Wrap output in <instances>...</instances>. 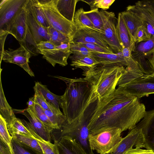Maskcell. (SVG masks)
<instances>
[{
  "label": "cell",
  "mask_w": 154,
  "mask_h": 154,
  "mask_svg": "<svg viewBox=\"0 0 154 154\" xmlns=\"http://www.w3.org/2000/svg\"><path fill=\"white\" fill-rule=\"evenodd\" d=\"M35 104L34 101V98L33 97H31L29 99L27 103V104L28 105L27 108H29L33 107Z\"/></svg>",
  "instance_id": "cell-48"
},
{
  "label": "cell",
  "mask_w": 154,
  "mask_h": 154,
  "mask_svg": "<svg viewBox=\"0 0 154 154\" xmlns=\"http://www.w3.org/2000/svg\"><path fill=\"white\" fill-rule=\"evenodd\" d=\"M103 23V30L100 34L115 54L122 53V48L116 28L115 13L101 10L100 11Z\"/></svg>",
  "instance_id": "cell-11"
},
{
  "label": "cell",
  "mask_w": 154,
  "mask_h": 154,
  "mask_svg": "<svg viewBox=\"0 0 154 154\" xmlns=\"http://www.w3.org/2000/svg\"><path fill=\"white\" fill-rule=\"evenodd\" d=\"M131 52L129 47L122 49V53L128 65L127 67L132 70L140 71L137 64L132 57Z\"/></svg>",
  "instance_id": "cell-41"
},
{
  "label": "cell",
  "mask_w": 154,
  "mask_h": 154,
  "mask_svg": "<svg viewBox=\"0 0 154 154\" xmlns=\"http://www.w3.org/2000/svg\"><path fill=\"white\" fill-rule=\"evenodd\" d=\"M85 12L83 8H81L78 9L75 13L74 21L77 29L87 28L96 30L93 24Z\"/></svg>",
  "instance_id": "cell-31"
},
{
  "label": "cell",
  "mask_w": 154,
  "mask_h": 154,
  "mask_svg": "<svg viewBox=\"0 0 154 154\" xmlns=\"http://www.w3.org/2000/svg\"><path fill=\"white\" fill-rule=\"evenodd\" d=\"M8 129L11 135L18 134L32 137L31 133L19 119L16 118Z\"/></svg>",
  "instance_id": "cell-35"
},
{
  "label": "cell",
  "mask_w": 154,
  "mask_h": 154,
  "mask_svg": "<svg viewBox=\"0 0 154 154\" xmlns=\"http://www.w3.org/2000/svg\"><path fill=\"white\" fill-rule=\"evenodd\" d=\"M31 57L30 52L24 46L20 45L16 49L4 51L1 59L4 61L17 64L22 68L30 76H34L33 72L30 68L29 59Z\"/></svg>",
  "instance_id": "cell-13"
},
{
  "label": "cell",
  "mask_w": 154,
  "mask_h": 154,
  "mask_svg": "<svg viewBox=\"0 0 154 154\" xmlns=\"http://www.w3.org/2000/svg\"><path fill=\"white\" fill-rule=\"evenodd\" d=\"M11 135L12 138L21 143L33 150L38 154H43L42 150L39 143L33 137L18 134H13Z\"/></svg>",
  "instance_id": "cell-29"
},
{
  "label": "cell",
  "mask_w": 154,
  "mask_h": 154,
  "mask_svg": "<svg viewBox=\"0 0 154 154\" xmlns=\"http://www.w3.org/2000/svg\"><path fill=\"white\" fill-rule=\"evenodd\" d=\"M115 0H95L94 4L96 8H100L106 11L109 8Z\"/></svg>",
  "instance_id": "cell-44"
},
{
  "label": "cell",
  "mask_w": 154,
  "mask_h": 154,
  "mask_svg": "<svg viewBox=\"0 0 154 154\" xmlns=\"http://www.w3.org/2000/svg\"><path fill=\"white\" fill-rule=\"evenodd\" d=\"M26 4L9 23L6 29V31L12 35L20 45L24 42L26 35Z\"/></svg>",
  "instance_id": "cell-16"
},
{
  "label": "cell",
  "mask_w": 154,
  "mask_h": 154,
  "mask_svg": "<svg viewBox=\"0 0 154 154\" xmlns=\"http://www.w3.org/2000/svg\"><path fill=\"white\" fill-rule=\"evenodd\" d=\"M12 144L14 154H38L29 147L21 143L12 138ZM0 154H11L7 147H2L0 150Z\"/></svg>",
  "instance_id": "cell-30"
},
{
  "label": "cell",
  "mask_w": 154,
  "mask_h": 154,
  "mask_svg": "<svg viewBox=\"0 0 154 154\" xmlns=\"http://www.w3.org/2000/svg\"><path fill=\"white\" fill-rule=\"evenodd\" d=\"M126 11L137 15L141 20L143 26L151 35L154 41V0L138 1L129 5Z\"/></svg>",
  "instance_id": "cell-12"
},
{
  "label": "cell",
  "mask_w": 154,
  "mask_h": 154,
  "mask_svg": "<svg viewBox=\"0 0 154 154\" xmlns=\"http://www.w3.org/2000/svg\"><path fill=\"white\" fill-rule=\"evenodd\" d=\"M152 63H153V68H154V53L153 55Z\"/></svg>",
  "instance_id": "cell-49"
},
{
  "label": "cell",
  "mask_w": 154,
  "mask_h": 154,
  "mask_svg": "<svg viewBox=\"0 0 154 154\" xmlns=\"http://www.w3.org/2000/svg\"><path fill=\"white\" fill-rule=\"evenodd\" d=\"M50 37V41L56 45L70 43L72 40L68 36L54 29L50 26L47 28Z\"/></svg>",
  "instance_id": "cell-32"
},
{
  "label": "cell",
  "mask_w": 154,
  "mask_h": 154,
  "mask_svg": "<svg viewBox=\"0 0 154 154\" xmlns=\"http://www.w3.org/2000/svg\"><path fill=\"white\" fill-rule=\"evenodd\" d=\"M9 33L7 31H0V59H1L2 54L5 51L4 49L5 42L6 38Z\"/></svg>",
  "instance_id": "cell-46"
},
{
  "label": "cell",
  "mask_w": 154,
  "mask_h": 154,
  "mask_svg": "<svg viewBox=\"0 0 154 154\" xmlns=\"http://www.w3.org/2000/svg\"><path fill=\"white\" fill-rule=\"evenodd\" d=\"M145 138L141 128L136 126L123 138L118 146L111 152L105 154H123L131 147L145 148Z\"/></svg>",
  "instance_id": "cell-14"
},
{
  "label": "cell",
  "mask_w": 154,
  "mask_h": 154,
  "mask_svg": "<svg viewBox=\"0 0 154 154\" xmlns=\"http://www.w3.org/2000/svg\"><path fill=\"white\" fill-rule=\"evenodd\" d=\"M37 117L51 131L55 127L46 114L44 109L38 104L35 103L34 106L30 108Z\"/></svg>",
  "instance_id": "cell-38"
},
{
  "label": "cell",
  "mask_w": 154,
  "mask_h": 154,
  "mask_svg": "<svg viewBox=\"0 0 154 154\" xmlns=\"http://www.w3.org/2000/svg\"><path fill=\"white\" fill-rule=\"evenodd\" d=\"M121 13L130 37L129 48L132 51L135 48L138 29L143 24L140 19L134 14L127 11Z\"/></svg>",
  "instance_id": "cell-19"
},
{
  "label": "cell",
  "mask_w": 154,
  "mask_h": 154,
  "mask_svg": "<svg viewBox=\"0 0 154 154\" xmlns=\"http://www.w3.org/2000/svg\"><path fill=\"white\" fill-rule=\"evenodd\" d=\"M54 144L57 146L59 154H88L79 143L69 137H63Z\"/></svg>",
  "instance_id": "cell-21"
},
{
  "label": "cell",
  "mask_w": 154,
  "mask_h": 154,
  "mask_svg": "<svg viewBox=\"0 0 154 154\" xmlns=\"http://www.w3.org/2000/svg\"><path fill=\"white\" fill-rule=\"evenodd\" d=\"M0 115L6 121L8 128L11 126L16 118L12 109L8 103L5 96L0 76Z\"/></svg>",
  "instance_id": "cell-23"
},
{
  "label": "cell",
  "mask_w": 154,
  "mask_h": 154,
  "mask_svg": "<svg viewBox=\"0 0 154 154\" xmlns=\"http://www.w3.org/2000/svg\"><path fill=\"white\" fill-rule=\"evenodd\" d=\"M70 48L73 54L69 57L72 61L92 55V52L81 43H70Z\"/></svg>",
  "instance_id": "cell-34"
},
{
  "label": "cell",
  "mask_w": 154,
  "mask_h": 154,
  "mask_svg": "<svg viewBox=\"0 0 154 154\" xmlns=\"http://www.w3.org/2000/svg\"><path fill=\"white\" fill-rule=\"evenodd\" d=\"M67 87L61 96L60 107L66 121L70 123L78 118L88 104L93 92L91 84L84 78L71 79L59 76Z\"/></svg>",
  "instance_id": "cell-2"
},
{
  "label": "cell",
  "mask_w": 154,
  "mask_h": 154,
  "mask_svg": "<svg viewBox=\"0 0 154 154\" xmlns=\"http://www.w3.org/2000/svg\"><path fill=\"white\" fill-rule=\"evenodd\" d=\"M123 132L119 128L104 130L95 134H90L88 140L90 148L100 154H105L114 149L122 141Z\"/></svg>",
  "instance_id": "cell-8"
},
{
  "label": "cell",
  "mask_w": 154,
  "mask_h": 154,
  "mask_svg": "<svg viewBox=\"0 0 154 154\" xmlns=\"http://www.w3.org/2000/svg\"><path fill=\"white\" fill-rule=\"evenodd\" d=\"M117 85L118 88L140 99L154 94V74H143L126 67Z\"/></svg>",
  "instance_id": "cell-5"
},
{
  "label": "cell",
  "mask_w": 154,
  "mask_h": 154,
  "mask_svg": "<svg viewBox=\"0 0 154 154\" xmlns=\"http://www.w3.org/2000/svg\"><path fill=\"white\" fill-rule=\"evenodd\" d=\"M27 0H1L0 31H6L7 27L24 5Z\"/></svg>",
  "instance_id": "cell-15"
},
{
  "label": "cell",
  "mask_w": 154,
  "mask_h": 154,
  "mask_svg": "<svg viewBox=\"0 0 154 154\" xmlns=\"http://www.w3.org/2000/svg\"><path fill=\"white\" fill-rule=\"evenodd\" d=\"M79 1L78 0H57V8L63 16L75 23L74 17L75 7L77 2Z\"/></svg>",
  "instance_id": "cell-24"
},
{
  "label": "cell",
  "mask_w": 154,
  "mask_h": 154,
  "mask_svg": "<svg viewBox=\"0 0 154 154\" xmlns=\"http://www.w3.org/2000/svg\"><path fill=\"white\" fill-rule=\"evenodd\" d=\"M86 47L92 52L101 53H114L112 51L108 50L105 48L96 44L86 43H81Z\"/></svg>",
  "instance_id": "cell-42"
},
{
  "label": "cell",
  "mask_w": 154,
  "mask_h": 154,
  "mask_svg": "<svg viewBox=\"0 0 154 154\" xmlns=\"http://www.w3.org/2000/svg\"><path fill=\"white\" fill-rule=\"evenodd\" d=\"M88 4L90 6L91 10L97 8L94 5L95 0H81Z\"/></svg>",
  "instance_id": "cell-47"
},
{
  "label": "cell",
  "mask_w": 154,
  "mask_h": 154,
  "mask_svg": "<svg viewBox=\"0 0 154 154\" xmlns=\"http://www.w3.org/2000/svg\"><path fill=\"white\" fill-rule=\"evenodd\" d=\"M151 35L143 26L139 28L138 31L136 43H139L151 39Z\"/></svg>",
  "instance_id": "cell-43"
},
{
  "label": "cell",
  "mask_w": 154,
  "mask_h": 154,
  "mask_svg": "<svg viewBox=\"0 0 154 154\" xmlns=\"http://www.w3.org/2000/svg\"><path fill=\"white\" fill-rule=\"evenodd\" d=\"M116 28L122 49L130 47V37L121 12L118 15Z\"/></svg>",
  "instance_id": "cell-27"
},
{
  "label": "cell",
  "mask_w": 154,
  "mask_h": 154,
  "mask_svg": "<svg viewBox=\"0 0 154 154\" xmlns=\"http://www.w3.org/2000/svg\"><path fill=\"white\" fill-rule=\"evenodd\" d=\"M145 105L139 98L118 88L100 100L88 126L90 134L114 128L131 130L145 116Z\"/></svg>",
  "instance_id": "cell-1"
},
{
  "label": "cell",
  "mask_w": 154,
  "mask_h": 154,
  "mask_svg": "<svg viewBox=\"0 0 154 154\" xmlns=\"http://www.w3.org/2000/svg\"><path fill=\"white\" fill-rule=\"evenodd\" d=\"M50 26L72 40L77 31L75 24L63 16L57 8V0H38Z\"/></svg>",
  "instance_id": "cell-7"
},
{
  "label": "cell",
  "mask_w": 154,
  "mask_h": 154,
  "mask_svg": "<svg viewBox=\"0 0 154 154\" xmlns=\"http://www.w3.org/2000/svg\"><path fill=\"white\" fill-rule=\"evenodd\" d=\"M154 53V41L152 39L135 43V49L131 52L132 57L143 74L153 75L152 60Z\"/></svg>",
  "instance_id": "cell-10"
},
{
  "label": "cell",
  "mask_w": 154,
  "mask_h": 154,
  "mask_svg": "<svg viewBox=\"0 0 154 154\" xmlns=\"http://www.w3.org/2000/svg\"><path fill=\"white\" fill-rule=\"evenodd\" d=\"M136 126L142 129L144 135L145 148L154 152V109L146 111Z\"/></svg>",
  "instance_id": "cell-18"
},
{
  "label": "cell",
  "mask_w": 154,
  "mask_h": 154,
  "mask_svg": "<svg viewBox=\"0 0 154 154\" xmlns=\"http://www.w3.org/2000/svg\"><path fill=\"white\" fill-rule=\"evenodd\" d=\"M23 114L28 119L36 133L45 141L51 142V130L37 117L32 109L27 108Z\"/></svg>",
  "instance_id": "cell-20"
},
{
  "label": "cell",
  "mask_w": 154,
  "mask_h": 154,
  "mask_svg": "<svg viewBox=\"0 0 154 154\" xmlns=\"http://www.w3.org/2000/svg\"><path fill=\"white\" fill-rule=\"evenodd\" d=\"M0 140L8 147L11 154H14L12 144V137L8 131L7 123L0 115Z\"/></svg>",
  "instance_id": "cell-33"
},
{
  "label": "cell",
  "mask_w": 154,
  "mask_h": 154,
  "mask_svg": "<svg viewBox=\"0 0 154 154\" xmlns=\"http://www.w3.org/2000/svg\"><path fill=\"white\" fill-rule=\"evenodd\" d=\"M26 29V36L23 43L20 44L30 53L32 56L38 54L37 45L42 41H50L47 28L41 25L32 14L29 0L25 5Z\"/></svg>",
  "instance_id": "cell-6"
},
{
  "label": "cell",
  "mask_w": 154,
  "mask_h": 154,
  "mask_svg": "<svg viewBox=\"0 0 154 154\" xmlns=\"http://www.w3.org/2000/svg\"><path fill=\"white\" fill-rule=\"evenodd\" d=\"M93 24L94 29L100 33L103 30V23L98 8L85 12Z\"/></svg>",
  "instance_id": "cell-36"
},
{
  "label": "cell",
  "mask_w": 154,
  "mask_h": 154,
  "mask_svg": "<svg viewBox=\"0 0 154 154\" xmlns=\"http://www.w3.org/2000/svg\"><path fill=\"white\" fill-rule=\"evenodd\" d=\"M35 92L34 98L35 103L39 105L44 110L50 111L54 112L62 113L58 111L52 104L48 102L41 94L35 91Z\"/></svg>",
  "instance_id": "cell-40"
},
{
  "label": "cell",
  "mask_w": 154,
  "mask_h": 154,
  "mask_svg": "<svg viewBox=\"0 0 154 154\" xmlns=\"http://www.w3.org/2000/svg\"><path fill=\"white\" fill-rule=\"evenodd\" d=\"M91 54L99 64L128 66L122 53L119 54H109L92 52Z\"/></svg>",
  "instance_id": "cell-22"
},
{
  "label": "cell",
  "mask_w": 154,
  "mask_h": 154,
  "mask_svg": "<svg viewBox=\"0 0 154 154\" xmlns=\"http://www.w3.org/2000/svg\"><path fill=\"white\" fill-rule=\"evenodd\" d=\"M125 70L124 66L120 65L98 64L83 70V75L91 85L93 91L100 100L115 91Z\"/></svg>",
  "instance_id": "cell-4"
},
{
  "label": "cell",
  "mask_w": 154,
  "mask_h": 154,
  "mask_svg": "<svg viewBox=\"0 0 154 154\" xmlns=\"http://www.w3.org/2000/svg\"><path fill=\"white\" fill-rule=\"evenodd\" d=\"M34 89V91L41 94L45 100L52 104L58 111L61 112L59 108L61 96L57 95L52 93L46 85L39 82H35Z\"/></svg>",
  "instance_id": "cell-26"
},
{
  "label": "cell",
  "mask_w": 154,
  "mask_h": 154,
  "mask_svg": "<svg viewBox=\"0 0 154 154\" xmlns=\"http://www.w3.org/2000/svg\"><path fill=\"white\" fill-rule=\"evenodd\" d=\"M21 120L32 134V137L35 139L42 148L43 154H59L56 145L51 142L47 141L41 138L35 132L29 122L24 119Z\"/></svg>",
  "instance_id": "cell-25"
},
{
  "label": "cell",
  "mask_w": 154,
  "mask_h": 154,
  "mask_svg": "<svg viewBox=\"0 0 154 154\" xmlns=\"http://www.w3.org/2000/svg\"><path fill=\"white\" fill-rule=\"evenodd\" d=\"M31 10L38 22L47 28L50 25L38 0H29Z\"/></svg>",
  "instance_id": "cell-28"
},
{
  "label": "cell",
  "mask_w": 154,
  "mask_h": 154,
  "mask_svg": "<svg viewBox=\"0 0 154 154\" xmlns=\"http://www.w3.org/2000/svg\"><path fill=\"white\" fill-rule=\"evenodd\" d=\"M99 101L98 98L93 91L88 104L78 118L70 123L66 120L59 129H54L51 131V138L54 143L58 142L63 137H69L79 143L88 154H94L89 143L88 126L97 110Z\"/></svg>",
  "instance_id": "cell-3"
},
{
  "label": "cell",
  "mask_w": 154,
  "mask_h": 154,
  "mask_svg": "<svg viewBox=\"0 0 154 154\" xmlns=\"http://www.w3.org/2000/svg\"><path fill=\"white\" fill-rule=\"evenodd\" d=\"M72 43L96 44L112 51L102 38L100 32L89 28H81L77 29Z\"/></svg>",
  "instance_id": "cell-17"
},
{
  "label": "cell",
  "mask_w": 154,
  "mask_h": 154,
  "mask_svg": "<svg viewBox=\"0 0 154 154\" xmlns=\"http://www.w3.org/2000/svg\"><path fill=\"white\" fill-rule=\"evenodd\" d=\"M98 64L99 63L91 55L72 61L70 65L75 68H80L84 70L92 68Z\"/></svg>",
  "instance_id": "cell-37"
},
{
  "label": "cell",
  "mask_w": 154,
  "mask_h": 154,
  "mask_svg": "<svg viewBox=\"0 0 154 154\" xmlns=\"http://www.w3.org/2000/svg\"><path fill=\"white\" fill-rule=\"evenodd\" d=\"M44 110L46 114L54 127L55 129H59L66 120L63 113H56L48 110Z\"/></svg>",
  "instance_id": "cell-39"
},
{
  "label": "cell",
  "mask_w": 154,
  "mask_h": 154,
  "mask_svg": "<svg viewBox=\"0 0 154 154\" xmlns=\"http://www.w3.org/2000/svg\"><path fill=\"white\" fill-rule=\"evenodd\" d=\"M38 54L53 66L57 64L62 66L68 64L67 59L72 54L70 43L56 45L50 41H42L37 45Z\"/></svg>",
  "instance_id": "cell-9"
},
{
  "label": "cell",
  "mask_w": 154,
  "mask_h": 154,
  "mask_svg": "<svg viewBox=\"0 0 154 154\" xmlns=\"http://www.w3.org/2000/svg\"><path fill=\"white\" fill-rule=\"evenodd\" d=\"M133 147L128 149L123 154H154V152L152 150L143 149L139 147Z\"/></svg>",
  "instance_id": "cell-45"
}]
</instances>
